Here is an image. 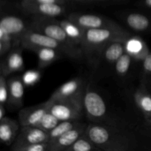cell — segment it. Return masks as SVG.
I'll return each mask as SVG.
<instances>
[{
	"mask_svg": "<svg viewBox=\"0 0 151 151\" xmlns=\"http://www.w3.org/2000/svg\"><path fill=\"white\" fill-rule=\"evenodd\" d=\"M85 134L102 150L127 151L134 145L128 134L109 124L91 122L87 125Z\"/></svg>",
	"mask_w": 151,
	"mask_h": 151,
	"instance_id": "1",
	"label": "cell"
},
{
	"mask_svg": "<svg viewBox=\"0 0 151 151\" xmlns=\"http://www.w3.org/2000/svg\"><path fill=\"white\" fill-rule=\"evenodd\" d=\"M131 33L122 26L119 27H105L85 29L81 49L83 55L94 64L103 48L114 41H125Z\"/></svg>",
	"mask_w": 151,
	"mask_h": 151,
	"instance_id": "2",
	"label": "cell"
},
{
	"mask_svg": "<svg viewBox=\"0 0 151 151\" xmlns=\"http://www.w3.org/2000/svg\"><path fill=\"white\" fill-rule=\"evenodd\" d=\"M21 44L24 48L30 51L37 47H50L55 49L72 59H79L83 55L81 47L73 48L68 47L54 38L32 29L31 27L22 37Z\"/></svg>",
	"mask_w": 151,
	"mask_h": 151,
	"instance_id": "3",
	"label": "cell"
},
{
	"mask_svg": "<svg viewBox=\"0 0 151 151\" xmlns=\"http://www.w3.org/2000/svg\"><path fill=\"white\" fill-rule=\"evenodd\" d=\"M83 94L72 99L52 101L50 111L60 121L79 120L84 114Z\"/></svg>",
	"mask_w": 151,
	"mask_h": 151,
	"instance_id": "4",
	"label": "cell"
},
{
	"mask_svg": "<svg viewBox=\"0 0 151 151\" xmlns=\"http://www.w3.org/2000/svg\"><path fill=\"white\" fill-rule=\"evenodd\" d=\"M30 27L32 29L39 31L68 47L73 48L81 47L72 42L58 23V21L55 18L33 16L30 22Z\"/></svg>",
	"mask_w": 151,
	"mask_h": 151,
	"instance_id": "5",
	"label": "cell"
},
{
	"mask_svg": "<svg viewBox=\"0 0 151 151\" xmlns=\"http://www.w3.org/2000/svg\"><path fill=\"white\" fill-rule=\"evenodd\" d=\"M90 85L86 86L83 99L84 113L91 122L104 123L107 117L106 102L97 91L90 88Z\"/></svg>",
	"mask_w": 151,
	"mask_h": 151,
	"instance_id": "6",
	"label": "cell"
},
{
	"mask_svg": "<svg viewBox=\"0 0 151 151\" xmlns=\"http://www.w3.org/2000/svg\"><path fill=\"white\" fill-rule=\"evenodd\" d=\"M67 19L84 29L121 27L119 24L109 18L91 13H72L67 16Z\"/></svg>",
	"mask_w": 151,
	"mask_h": 151,
	"instance_id": "7",
	"label": "cell"
},
{
	"mask_svg": "<svg viewBox=\"0 0 151 151\" xmlns=\"http://www.w3.org/2000/svg\"><path fill=\"white\" fill-rule=\"evenodd\" d=\"M21 8L32 16L55 18L62 16L66 12L63 4L58 3H36L21 1Z\"/></svg>",
	"mask_w": 151,
	"mask_h": 151,
	"instance_id": "8",
	"label": "cell"
},
{
	"mask_svg": "<svg viewBox=\"0 0 151 151\" xmlns=\"http://www.w3.org/2000/svg\"><path fill=\"white\" fill-rule=\"evenodd\" d=\"M30 28V22H27L19 16L13 14L1 15L0 30L6 32L21 43L22 37Z\"/></svg>",
	"mask_w": 151,
	"mask_h": 151,
	"instance_id": "9",
	"label": "cell"
},
{
	"mask_svg": "<svg viewBox=\"0 0 151 151\" xmlns=\"http://www.w3.org/2000/svg\"><path fill=\"white\" fill-rule=\"evenodd\" d=\"M22 44L12 49L7 54L1 58L0 73L7 77L14 72H22L24 69V62L22 56Z\"/></svg>",
	"mask_w": 151,
	"mask_h": 151,
	"instance_id": "10",
	"label": "cell"
},
{
	"mask_svg": "<svg viewBox=\"0 0 151 151\" xmlns=\"http://www.w3.org/2000/svg\"><path fill=\"white\" fill-rule=\"evenodd\" d=\"M52 101H47L36 105L24 108L19 111V122L21 126H37L44 115L50 110Z\"/></svg>",
	"mask_w": 151,
	"mask_h": 151,
	"instance_id": "11",
	"label": "cell"
},
{
	"mask_svg": "<svg viewBox=\"0 0 151 151\" xmlns=\"http://www.w3.org/2000/svg\"><path fill=\"white\" fill-rule=\"evenodd\" d=\"M85 81L81 78L69 80L58 87L50 97L52 101L72 99L83 94L86 89Z\"/></svg>",
	"mask_w": 151,
	"mask_h": 151,
	"instance_id": "12",
	"label": "cell"
},
{
	"mask_svg": "<svg viewBox=\"0 0 151 151\" xmlns=\"http://www.w3.org/2000/svg\"><path fill=\"white\" fill-rule=\"evenodd\" d=\"M125 52V41H111L102 50L94 65L96 67L100 65L114 67L116 60Z\"/></svg>",
	"mask_w": 151,
	"mask_h": 151,
	"instance_id": "13",
	"label": "cell"
},
{
	"mask_svg": "<svg viewBox=\"0 0 151 151\" xmlns=\"http://www.w3.org/2000/svg\"><path fill=\"white\" fill-rule=\"evenodd\" d=\"M49 142L50 137L48 132L47 131L36 126H21L17 138L11 146Z\"/></svg>",
	"mask_w": 151,
	"mask_h": 151,
	"instance_id": "14",
	"label": "cell"
},
{
	"mask_svg": "<svg viewBox=\"0 0 151 151\" xmlns=\"http://www.w3.org/2000/svg\"><path fill=\"white\" fill-rule=\"evenodd\" d=\"M87 125L80 122L78 125L74 127L57 138L50 142V151H65L66 148L72 145L81 135L85 133Z\"/></svg>",
	"mask_w": 151,
	"mask_h": 151,
	"instance_id": "15",
	"label": "cell"
},
{
	"mask_svg": "<svg viewBox=\"0 0 151 151\" xmlns=\"http://www.w3.org/2000/svg\"><path fill=\"white\" fill-rule=\"evenodd\" d=\"M127 27L134 32H151V17L139 12H127L120 16Z\"/></svg>",
	"mask_w": 151,
	"mask_h": 151,
	"instance_id": "16",
	"label": "cell"
},
{
	"mask_svg": "<svg viewBox=\"0 0 151 151\" xmlns=\"http://www.w3.org/2000/svg\"><path fill=\"white\" fill-rule=\"evenodd\" d=\"M9 100L7 106L11 109H18L23 106L24 87L26 86L22 77L15 76L9 79Z\"/></svg>",
	"mask_w": 151,
	"mask_h": 151,
	"instance_id": "17",
	"label": "cell"
},
{
	"mask_svg": "<svg viewBox=\"0 0 151 151\" xmlns=\"http://www.w3.org/2000/svg\"><path fill=\"white\" fill-rule=\"evenodd\" d=\"M19 122L5 116L0 120V140L4 145L11 146L20 131Z\"/></svg>",
	"mask_w": 151,
	"mask_h": 151,
	"instance_id": "18",
	"label": "cell"
},
{
	"mask_svg": "<svg viewBox=\"0 0 151 151\" xmlns=\"http://www.w3.org/2000/svg\"><path fill=\"white\" fill-rule=\"evenodd\" d=\"M125 52L132 56L136 61H142L150 53L147 45L138 36H130L125 41Z\"/></svg>",
	"mask_w": 151,
	"mask_h": 151,
	"instance_id": "19",
	"label": "cell"
},
{
	"mask_svg": "<svg viewBox=\"0 0 151 151\" xmlns=\"http://www.w3.org/2000/svg\"><path fill=\"white\" fill-rule=\"evenodd\" d=\"M31 51L35 52L38 55V66L39 69H44L50 66L64 55L62 52L50 47H37Z\"/></svg>",
	"mask_w": 151,
	"mask_h": 151,
	"instance_id": "20",
	"label": "cell"
},
{
	"mask_svg": "<svg viewBox=\"0 0 151 151\" xmlns=\"http://www.w3.org/2000/svg\"><path fill=\"white\" fill-rule=\"evenodd\" d=\"M58 23L62 27L66 35L72 40V42L76 45L81 47L82 44L83 38L85 29H83L77 24L74 23L69 19H65L63 20H58Z\"/></svg>",
	"mask_w": 151,
	"mask_h": 151,
	"instance_id": "21",
	"label": "cell"
},
{
	"mask_svg": "<svg viewBox=\"0 0 151 151\" xmlns=\"http://www.w3.org/2000/svg\"><path fill=\"white\" fill-rule=\"evenodd\" d=\"M136 105L139 108L145 117L151 116V94L145 88L140 86L134 94Z\"/></svg>",
	"mask_w": 151,
	"mask_h": 151,
	"instance_id": "22",
	"label": "cell"
},
{
	"mask_svg": "<svg viewBox=\"0 0 151 151\" xmlns=\"http://www.w3.org/2000/svg\"><path fill=\"white\" fill-rule=\"evenodd\" d=\"M134 61L135 60L131 55L126 52L123 53L114 65L113 70L115 75L119 78H124L128 76Z\"/></svg>",
	"mask_w": 151,
	"mask_h": 151,
	"instance_id": "23",
	"label": "cell"
},
{
	"mask_svg": "<svg viewBox=\"0 0 151 151\" xmlns=\"http://www.w3.org/2000/svg\"><path fill=\"white\" fill-rule=\"evenodd\" d=\"M65 151H103L84 133Z\"/></svg>",
	"mask_w": 151,
	"mask_h": 151,
	"instance_id": "24",
	"label": "cell"
},
{
	"mask_svg": "<svg viewBox=\"0 0 151 151\" xmlns=\"http://www.w3.org/2000/svg\"><path fill=\"white\" fill-rule=\"evenodd\" d=\"M80 123L79 120H64V121H60L58 124L53 129L49 131V137H50V142L53 141V140L56 139L65 134L66 132L69 131V130L72 129L74 127L78 125Z\"/></svg>",
	"mask_w": 151,
	"mask_h": 151,
	"instance_id": "25",
	"label": "cell"
},
{
	"mask_svg": "<svg viewBox=\"0 0 151 151\" xmlns=\"http://www.w3.org/2000/svg\"><path fill=\"white\" fill-rule=\"evenodd\" d=\"M20 44L21 43L11 35L0 30V57H4L12 49Z\"/></svg>",
	"mask_w": 151,
	"mask_h": 151,
	"instance_id": "26",
	"label": "cell"
},
{
	"mask_svg": "<svg viewBox=\"0 0 151 151\" xmlns=\"http://www.w3.org/2000/svg\"><path fill=\"white\" fill-rule=\"evenodd\" d=\"M59 122H60V120L55 116H54L50 111H48L41 118L36 127H38L41 129L49 132L52 129H53Z\"/></svg>",
	"mask_w": 151,
	"mask_h": 151,
	"instance_id": "27",
	"label": "cell"
},
{
	"mask_svg": "<svg viewBox=\"0 0 151 151\" xmlns=\"http://www.w3.org/2000/svg\"><path fill=\"white\" fill-rule=\"evenodd\" d=\"M10 150L12 151H50V142L10 146Z\"/></svg>",
	"mask_w": 151,
	"mask_h": 151,
	"instance_id": "28",
	"label": "cell"
},
{
	"mask_svg": "<svg viewBox=\"0 0 151 151\" xmlns=\"http://www.w3.org/2000/svg\"><path fill=\"white\" fill-rule=\"evenodd\" d=\"M9 100L8 81L6 77L0 73V104L7 106Z\"/></svg>",
	"mask_w": 151,
	"mask_h": 151,
	"instance_id": "29",
	"label": "cell"
},
{
	"mask_svg": "<svg viewBox=\"0 0 151 151\" xmlns=\"http://www.w3.org/2000/svg\"><path fill=\"white\" fill-rule=\"evenodd\" d=\"M41 74L37 70H28L24 73L22 78L26 86H33L39 81Z\"/></svg>",
	"mask_w": 151,
	"mask_h": 151,
	"instance_id": "30",
	"label": "cell"
},
{
	"mask_svg": "<svg viewBox=\"0 0 151 151\" xmlns=\"http://www.w3.org/2000/svg\"><path fill=\"white\" fill-rule=\"evenodd\" d=\"M142 69L143 72L146 75H151V52L149 53L142 60Z\"/></svg>",
	"mask_w": 151,
	"mask_h": 151,
	"instance_id": "31",
	"label": "cell"
},
{
	"mask_svg": "<svg viewBox=\"0 0 151 151\" xmlns=\"http://www.w3.org/2000/svg\"><path fill=\"white\" fill-rule=\"evenodd\" d=\"M21 1L36 3H58V4H65L67 0H21Z\"/></svg>",
	"mask_w": 151,
	"mask_h": 151,
	"instance_id": "32",
	"label": "cell"
},
{
	"mask_svg": "<svg viewBox=\"0 0 151 151\" xmlns=\"http://www.w3.org/2000/svg\"><path fill=\"white\" fill-rule=\"evenodd\" d=\"M138 5L145 8L151 9V0H141L138 3Z\"/></svg>",
	"mask_w": 151,
	"mask_h": 151,
	"instance_id": "33",
	"label": "cell"
},
{
	"mask_svg": "<svg viewBox=\"0 0 151 151\" xmlns=\"http://www.w3.org/2000/svg\"><path fill=\"white\" fill-rule=\"evenodd\" d=\"M6 116V106L0 104V120Z\"/></svg>",
	"mask_w": 151,
	"mask_h": 151,
	"instance_id": "34",
	"label": "cell"
},
{
	"mask_svg": "<svg viewBox=\"0 0 151 151\" xmlns=\"http://www.w3.org/2000/svg\"><path fill=\"white\" fill-rule=\"evenodd\" d=\"M146 122H147V125H148V127L150 128V131L151 132V116L150 117H145Z\"/></svg>",
	"mask_w": 151,
	"mask_h": 151,
	"instance_id": "35",
	"label": "cell"
},
{
	"mask_svg": "<svg viewBox=\"0 0 151 151\" xmlns=\"http://www.w3.org/2000/svg\"><path fill=\"white\" fill-rule=\"evenodd\" d=\"M109 1V0H83V1Z\"/></svg>",
	"mask_w": 151,
	"mask_h": 151,
	"instance_id": "36",
	"label": "cell"
},
{
	"mask_svg": "<svg viewBox=\"0 0 151 151\" xmlns=\"http://www.w3.org/2000/svg\"><path fill=\"white\" fill-rule=\"evenodd\" d=\"M67 1H68V0H67ZM76 1H83V0H76Z\"/></svg>",
	"mask_w": 151,
	"mask_h": 151,
	"instance_id": "37",
	"label": "cell"
}]
</instances>
